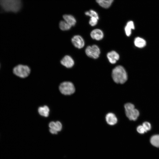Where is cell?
I'll return each mask as SVG.
<instances>
[{
	"mask_svg": "<svg viewBox=\"0 0 159 159\" xmlns=\"http://www.w3.org/2000/svg\"><path fill=\"white\" fill-rule=\"evenodd\" d=\"M21 6V0H0V7L6 12H17Z\"/></svg>",
	"mask_w": 159,
	"mask_h": 159,
	"instance_id": "6da1fadb",
	"label": "cell"
},
{
	"mask_svg": "<svg viewBox=\"0 0 159 159\" xmlns=\"http://www.w3.org/2000/svg\"><path fill=\"white\" fill-rule=\"evenodd\" d=\"M112 78L115 83L122 84L127 79V75L124 67L121 65H118L112 70Z\"/></svg>",
	"mask_w": 159,
	"mask_h": 159,
	"instance_id": "7a4b0ae2",
	"label": "cell"
},
{
	"mask_svg": "<svg viewBox=\"0 0 159 159\" xmlns=\"http://www.w3.org/2000/svg\"><path fill=\"white\" fill-rule=\"evenodd\" d=\"M126 116L131 120H136L139 115V111L135 108L132 104L128 103L124 105Z\"/></svg>",
	"mask_w": 159,
	"mask_h": 159,
	"instance_id": "3957f363",
	"label": "cell"
},
{
	"mask_svg": "<svg viewBox=\"0 0 159 159\" xmlns=\"http://www.w3.org/2000/svg\"><path fill=\"white\" fill-rule=\"evenodd\" d=\"M13 72L17 76L21 78H24L29 75L31 69L27 65L19 64L14 68Z\"/></svg>",
	"mask_w": 159,
	"mask_h": 159,
	"instance_id": "277c9868",
	"label": "cell"
},
{
	"mask_svg": "<svg viewBox=\"0 0 159 159\" xmlns=\"http://www.w3.org/2000/svg\"><path fill=\"white\" fill-rule=\"evenodd\" d=\"M59 89L62 94L65 95L73 94L75 90L74 84L69 81H65L61 83L59 86Z\"/></svg>",
	"mask_w": 159,
	"mask_h": 159,
	"instance_id": "5b68a950",
	"label": "cell"
},
{
	"mask_svg": "<svg viewBox=\"0 0 159 159\" xmlns=\"http://www.w3.org/2000/svg\"><path fill=\"white\" fill-rule=\"evenodd\" d=\"M85 52L88 57L96 59L99 57L100 51L99 47L94 44L87 46L85 49Z\"/></svg>",
	"mask_w": 159,
	"mask_h": 159,
	"instance_id": "8992f818",
	"label": "cell"
},
{
	"mask_svg": "<svg viewBox=\"0 0 159 159\" xmlns=\"http://www.w3.org/2000/svg\"><path fill=\"white\" fill-rule=\"evenodd\" d=\"M71 42L75 47L79 49L82 48L85 45L84 39L80 35L74 36L71 39Z\"/></svg>",
	"mask_w": 159,
	"mask_h": 159,
	"instance_id": "52a82bcc",
	"label": "cell"
},
{
	"mask_svg": "<svg viewBox=\"0 0 159 159\" xmlns=\"http://www.w3.org/2000/svg\"><path fill=\"white\" fill-rule=\"evenodd\" d=\"M49 131L52 134H57L58 132L60 131L62 128L61 123L58 121L56 122H51L49 124Z\"/></svg>",
	"mask_w": 159,
	"mask_h": 159,
	"instance_id": "ba28073f",
	"label": "cell"
},
{
	"mask_svg": "<svg viewBox=\"0 0 159 159\" xmlns=\"http://www.w3.org/2000/svg\"><path fill=\"white\" fill-rule=\"evenodd\" d=\"M61 64L63 66L68 68H71L74 65V61L70 56H65L61 60Z\"/></svg>",
	"mask_w": 159,
	"mask_h": 159,
	"instance_id": "9c48e42d",
	"label": "cell"
},
{
	"mask_svg": "<svg viewBox=\"0 0 159 159\" xmlns=\"http://www.w3.org/2000/svg\"><path fill=\"white\" fill-rule=\"evenodd\" d=\"M107 56L109 62L112 64L115 63L120 58L119 54L114 51H112L108 52Z\"/></svg>",
	"mask_w": 159,
	"mask_h": 159,
	"instance_id": "30bf717a",
	"label": "cell"
},
{
	"mask_svg": "<svg viewBox=\"0 0 159 159\" xmlns=\"http://www.w3.org/2000/svg\"><path fill=\"white\" fill-rule=\"evenodd\" d=\"M90 35L92 39L97 40H100L102 39L104 35L103 32L98 29H96L92 30L91 32Z\"/></svg>",
	"mask_w": 159,
	"mask_h": 159,
	"instance_id": "8fae6325",
	"label": "cell"
},
{
	"mask_svg": "<svg viewBox=\"0 0 159 159\" xmlns=\"http://www.w3.org/2000/svg\"><path fill=\"white\" fill-rule=\"evenodd\" d=\"M105 120L107 123L109 125H113L117 122V118L115 115L112 113H108L106 115Z\"/></svg>",
	"mask_w": 159,
	"mask_h": 159,
	"instance_id": "7c38bea8",
	"label": "cell"
},
{
	"mask_svg": "<svg viewBox=\"0 0 159 159\" xmlns=\"http://www.w3.org/2000/svg\"><path fill=\"white\" fill-rule=\"evenodd\" d=\"M63 18L64 20L72 26H74L76 23V19L72 15L64 14L63 15Z\"/></svg>",
	"mask_w": 159,
	"mask_h": 159,
	"instance_id": "4fadbf2b",
	"label": "cell"
},
{
	"mask_svg": "<svg viewBox=\"0 0 159 159\" xmlns=\"http://www.w3.org/2000/svg\"><path fill=\"white\" fill-rule=\"evenodd\" d=\"M135 29V26L133 21H128L125 27V31L126 35L129 37L131 34L132 29Z\"/></svg>",
	"mask_w": 159,
	"mask_h": 159,
	"instance_id": "5bb4252c",
	"label": "cell"
},
{
	"mask_svg": "<svg viewBox=\"0 0 159 159\" xmlns=\"http://www.w3.org/2000/svg\"><path fill=\"white\" fill-rule=\"evenodd\" d=\"M96 1L100 6L104 8L107 9L110 7L114 0H96Z\"/></svg>",
	"mask_w": 159,
	"mask_h": 159,
	"instance_id": "9a60e30c",
	"label": "cell"
},
{
	"mask_svg": "<svg viewBox=\"0 0 159 159\" xmlns=\"http://www.w3.org/2000/svg\"><path fill=\"white\" fill-rule=\"evenodd\" d=\"M134 44L135 46L139 48H143L146 44L145 41L140 37L136 38L134 41Z\"/></svg>",
	"mask_w": 159,
	"mask_h": 159,
	"instance_id": "2e32d148",
	"label": "cell"
},
{
	"mask_svg": "<svg viewBox=\"0 0 159 159\" xmlns=\"http://www.w3.org/2000/svg\"><path fill=\"white\" fill-rule=\"evenodd\" d=\"M38 111L40 115L44 117H47L49 115V109L48 106L45 105L43 107H39Z\"/></svg>",
	"mask_w": 159,
	"mask_h": 159,
	"instance_id": "e0dca14e",
	"label": "cell"
},
{
	"mask_svg": "<svg viewBox=\"0 0 159 159\" xmlns=\"http://www.w3.org/2000/svg\"><path fill=\"white\" fill-rule=\"evenodd\" d=\"M59 27L61 30L65 31L69 30L72 26L64 20H62L59 23Z\"/></svg>",
	"mask_w": 159,
	"mask_h": 159,
	"instance_id": "ac0fdd59",
	"label": "cell"
},
{
	"mask_svg": "<svg viewBox=\"0 0 159 159\" xmlns=\"http://www.w3.org/2000/svg\"><path fill=\"white\" fill-rule=\"evenodd\" d=\"M150 142L151 144L154 146L159 148V135L153 136L150 138Z\"/></svg>",
	"mask_w": 159,
	"mask_h": 159,
	"instance_id": "d6986e66",
	"label": "cell"
},
{
	"mask_svg": "<svg viewBox=\"0 0 159 159\" xmlns=\"http://www.w3.org/2000/svg\"><path fill=\"white\" fill-rule=\"evenodd\" d=\"M85 14L87 16H88L90 17H93L98 19H99L98 13L95 11L93 10H90L89 11H86Z\"/></svg>",
	"mask_w": 159,
	"mask_h": 159,
	"instance_id": "ffe728a7",
	"label": "cell"
},
{
	"mask_svg": "<svg viewBox=\"0 0 159 159\" xmlns=\"http://www.w3.org/2000/svg\"><path fill=\"white\" fill-rule=\"evenodd\" d=\"M98 20V19L95 17H90L89 21V24L91 26H94L97 24Z\"/></svg>",
	"mask_w": 159,
	"mask_h": 159,
	"instance_id": "44dd1931",
	"label": "cell"
},
{
	"mask_svg": "<svg viewBox=\"0 0 159 159\" xmlns=\"http://www.w3.org/2000/svg\"><path fill=\"white\" fill-rule=\"evenodd\" d=\"M142 125L144 127L146 132L150 130L151 128V125L150 123L148 122H143Z\"/></svg>",
	"mask_w": 159,
	"mask_h": 159,
	"instance_id": "7402d4cb",
	"label": "cell"
},
{
	"mask_svg": "<svg viewBox=\"0 0 159 159\" xmlns=\"http://www.w3.org/2000/svg\"><path fill=\"white\" fill-rule=\"evenodd\" d=\"M137 132L140 134H143L147 132L143 125H139L138 127L137 128Z\"/></svg>",
	"mask_w": 159,
	"mask_h": 159,
	"instance_id": "603a6c76",
	"label": "cell"
}]
</instances>
